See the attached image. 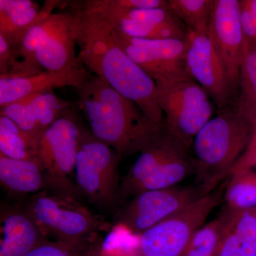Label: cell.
<instances>
[{
  "instance_id": "d590c367",
  "label": "cell",
  "mask_w": 256,
  "mask_h": 256,
  "mask_svg": "<svg viewBox=\"0 0 256 256\" xmlns=\"http://www.w3.org/2000/svg\"></svg>"
},
{
  "instance_id": "f1b7e54d",
  "label": "cell",
  "mask_w": 256,
  "mask_h": 256,
  "mask_svg": "<svg viewBox=\"0 0 256 256\" xmlns=\"http://www.w3.org/2000/svg\"><path fill=\"white\" fill-rule=\"evenodd\" d=\"M89 247H78L57 240H47L24 256H84Z\"/></svg>"
},
{
  "instance_id": "7c38bea8",
  "label": "cell",
  "mask_w": 256,
  "mask_h": 256,
  "mask_svg": "<svg viewBox=\"0 0 256 256\" xmlns=\"http://www.w3.org/2000/svg\"><path fill=\"white\" fill-rule=\"evenodd\" d=\"M186 64L192 80L206 92L217 110L235 105V94L228 74L208 34L190 33Z\"/></svg>"
},
{
  "instance_id": "5bb4252c",
  "label": "cell",
  "mask_w": 256,
  "mask_h": 256,
  "mask_svg": "<svg viewBox=\"0 0 256 256\" xmlns=\"http://www.w3.org/2000/svg\"><path fill=\"white\" fill-rule=\"evenodd\" d=\"M183 148L188 149L168 132L163 122L149 143L140 152L129 172L121 180V198L132 196L138 184L154 174Z\"/></svg>"
},
{
  "instance_id": "e575fe53",
  "label": "cell",
  "mask_w": 256,
  "mask_h": 256,
  "mask_svg": "<svg viewBox=\"0 0 256 256\" xmlns=\"http://www.w3.org/2000/svg\"><path fill=\"white\" fill-rule=\"evenodd\" d=\"M256 168V166H255V168Z\"/></svg>"
},
{
  "instance_id": "30bf717a",
  "label": "cell",
  "mask_w": 256,
  "mask_h": 256,
  "mask_svg": "<svg viewBox=\"0 0 256 256\" xmlns=\"http://www.w3.org/2000/svg\"><path fill=\"white\" fill-rule=\"evenodd\" d=\"M208 194L197 185L141 192L119 210L114 222L131 233L141 234Z\"/></svg>"
},
{
  "instance_id": "9a60e30c",
  "label": "cell",
  "mask_w": 256,
  "mask_h": 256,
  "mask_svg": "<svg viewBox=\"0 0 256 256\" xmlns=\"http://www.w3.org/2000/svg\"><path fill=\"white\" fill-rule=\"evenodd\" d=\"M76 32L74 12H64L54 31L37 50L35 58L47 72H64L84 65L76 52Z\"/></svg>"
},
{
  "instance_id": "8992f818",
  "label": "cell",
  "mask_w": 256,
  "mask_h": 256,
  "mask_svg": "<svg viewBox=\"0 0 256 256\" xmlns=\"http://www.w3.org/2000/svg\"><path fill=\"white\" fill-rule=\"evenodd\" d=\"M168 132L191 150L194 140L217 110L214 102L194 80L156 86Z\"/></svg>"
},
{
  "instance_id": "d4e9b609",
  "label": "cell",
  "mask_w": 256,
  "mask_h": 256,
  "mask_svg": "<svg viewBox=\"0 0 256 256\" xmlns=\"http://www.w3.org/2000/svg\"><path fill=\"white\" fill-rule=\"evenodd\" d=\"M225 200L226 208L234 210L256 208V172L242 170L230 175Z\"/></svg>"
},
{
  "instance_id": "44dd1931",
  "label": "cell",
  "mask_w": 256,
  "mask_h": 256,
  "mask_svg": "<svg viewBox=\"0 0 256 256\" xmlns=\"http://www.w3.org/2000/svg\"><path fill=\"white\" fill-rule=\"evenodd\" d=\"M62 2L47 0L44 3V13L42 18L28 32L24 37L20 48L18 56L37 70L42 72V68L36 62L35 55L47 36L54 31L63 18L64 12L54 14L52 12Z\"/></svg>"
},
{
  "instance_id": "8fae6325",
  "label": "cell",
  "mask_w": 256,
  "mask_h": 256,
  "mask_svg": "<svg viewBox=\"0 0 256 256\" xmlns=\"http://www.w3.org/2000/svg\"><path fill=\"white\" fill-rule=\"evenodd\" d=\"M208 35L237 98L239 74L245 48L239 0H215Z\"/></svg>"
},
{
  "instance_id": "ac0fdd59",
  "label": "cell",
  "mask_w": 256,
  "mask_h": 256,
  "mask_svg": "<svg viewBox=\"0 0 256 256\" xmlns=\"http://www.w3.org/2000/svg\"><path fill=\"white\" fill-rule=\"evenodd\" d=\"M43 13V8L32 0H0V36L18 58L24 37Z\"/></svg>"
},
{
  "instance_id": "836d02e7",
  "label": "cell",
  "mask_w": 256,
  "mask_h": 256,
  "mask_svg": "<svg viewBox=\"0 0 256 256\" xmlns=\"http://www.w3.org/2000/svg\"><path fill=\"white\" fill-rule=\"evenodd\" d=\"M124 256H146L144 255V254H142V252H133V254H127V255H124Z\"/></svg>"
},
{
  "instance_id": "83f0119b",
  "label": "cell",
  "mask_w": 256,
  "mask_h": 256,
  "mask_svg": "<svg viewBox=\"0 0 256 256\" xmlns=\"http://www.w3.org/2000/svg\"><path fill=\"white\" fill-rule=\"evenodd\" d=\"M0 116L8 118L25 132L41 139L43 132L32 118L24 98L2 107Z\"/></svg>"
},
{
  "instance_id": "277c9868",
  "label": "cell",
  "mask_w": 256,
  "mask_h": 256,
  "mask_svg": "<svg viewBox=\"0 0 256 256\" xmlns=\"http://www.w3.org/2000/svg\"><path fill=\"white\" fill-rule=\"evenodd\" d=\"M23 208L46 237L76 246H90L98 238V232L110 228L100 216L76 197L60 192L44 190L34 194Z\"/></svg>"
},
{
  "instance_id": "1f68e13d",
  "label": "cell",
  "mask_w": 256,
  "mask_h": 256,
  "mask_svg": "<svg viewBox=\"0 0 256 256\" xmlns=\"http://www.w3.org/2000/svg\"><path fill=\"white\" fill-rule=\"evenodd\" d=\"M256 165V128L246 150L230 172V175L242 170L254 169Z\"/></svg>"
},
{
  "instance_id": "6da1fadb",
  "label": "cell",
  "mask_w": 256,
  "mask_h": 256,
  "mask_svg": "<svg viewBox=\"0 0 256 256\" xmlns=\"http://www.w3.org/2000/svg\"><path fill=\"white\" fill-rule=\"evenodd\" d=\"M74 13L78 56L84 66L136 104L151 124H162L156 82L126 53L110 24L82 2Z\"/></svg>"
},
{
  "instance_id": "4316f807",
  "label": "cell",
  "mask_w": 256,
  "mask_h": 256,
  "mask_svg": "<svg viewBox=\"0 0 256 256\" xmlns=\"http://www.w3.org/2000/svg\"><path fill=\"white\" fill-rule=\"evenodd\" d=\"M41 72L24 60H18L8 42L0 36V77L28 76Z\"/></svg>"
},
{
  "instance_id": "d6a6232c",
  "label": "cell",
  "mask_w": 256,
  "mask_h": 256,
  "mask_svg": "<svg viewBox=\"0 0 256 256\" xmlns=\"http://www.w3.org/2000/svg\"><path fill=\"white\" fill-rule=\"evenodd\" d=\"M84 256H107L102 248V242L98 238L87 249Z\"/></svg>"
},
{
  "instance_id": "9c48e42d",
  "label": "cell",
  "mask_w": 256,
  "mask_h": 256,
  "mask_svg": "<svg viewBox=\"0 0 256 256\" xmlns=\"http://www.w3.org/2000/svg\"><path fill=\"white\" fill-rule=\"evenodd\" d=\"M114 30L126 53L156 82V86H166L192 80L186 64L190 36L188 40H140Z\"/></svg>"
},
{
  "instance_id": "4fadbf2b",
  "label": "cell",
  "mask_w": 256,
  "mask_h": 256,
  "mask_svg": "<svg viewBox=\"0 0 256 256\" xmlns=\"http://www.w3.org/2000/svg\"><path fill=\"white\" fill-rule=\"evenodd\" d=\"M92 74L84 65L64 72H42L23 77H0V107L32 94L52 92L56 88H78Z\"/></svg>"
},
{
  "instance_id": "603a6c76",
  "label": "cell",
  "mask_w": 256,
  "mask_h": 256,
  "mask_svg": "<svg viewBox=\"0 0 256 256\" xmlns=\"http://www.w3.org/2000/svg\"><path fill=\"white\" fill-rule=\"evenodd\" d=\"M215 0H169L170 10L192 34H208Z\"/></svg>"
},
{
  "instance_id": "2e32d148",
  "label": "cell",
  "mask_w": 256,
  "mask_h": 256,
  "mask_svg": "<svg viewBox=\"0 0 256 256\" xmlns=\"http://www.w3.org/2000/svg\"><path fill=\"white\" fill-rule=\"evenodd\" d=\"M218 218L222 233L214 256H256V208L234 210L226 207Z\"/></svg>"
},
{
  "instance_id": "e0dca14e",
  "label": "cell",
  "mask_w": 256,
  "mask_h": 256,
  "mask_svg": "<svg viewBox=\"0 0 256 256\" xmlns=\"http://www.w3.org/2000/svg\"><path fill=\"white\" fill-rule=\"evenodd\" d=\"M47 240L24 208L2 210L0 256H24Z\"/></svg>"
},
{
  "instance_id": "d6986e66",
  "label": "cell",
  "mask_w": 256,
  "mask_h": 256,
  "mask_svg": "<svg viewBox=\"0 0 256 256\" xmlns=\"http://www.w3.org/2000/svg\"><path fill=\"white\" fill-rule=\"evenodd\" d=\"M0 182L14 194H34L50 188L38 158L14 160L0 156Z\"/></svg>"
},
{
  "instance_id": "52a82bcc",
  "label": "cell",
  "mask_w": 256,
  "mask_h": 256,
  "mask_svg": "<svg viewBox=\"0 0 256 256\" xmlns=\"http://www.w3.org/2000/svg\"><path fill=\"white\" fill-rule=\"evenodd\" d=\"M220 200V192H212L143 232L139 252L146 256H182L193 236Z\"/></svg>"
},
{
  "instance_id": "4dcf8cb0",
  "label": "cell",
  "mask_w": 256,
  "mask_h": 256,
  "mask_svg": "<svg viewBox=\"0 0 256 256\" xmlns=\"http://www.w3.org/2000/svg\"><path fill=\"white\" fill-rule=\"evenodd\" d=\"M106 2L114 8L126 10L169 8V3L166 0H106Z\"/></svg>"
},
{
  "instance_id": "5b68a950",
  "label": "cell",
  "mask_w": 256,
  "mask_h": 256,
  "mask_svg": "<svg viewBox=\"0 0 256 256\" xmlns=\"http://www.w3.org/2000/svg\"><path fill=\"white\" fill-rule=\"evenodd\" d=\"M121 158L108 144L82 128L76 178L79 191L94 204L106 208L121 200L118 169Z\"/></svg>"
},
{
  "instance_id": "7402d4cb",
  "label": "cell",
  "mask_w": 256,
  "mask_h": 256,
  "mask_svg": "<svg viewBox=\"0 0 256 256\" xmlns=\"http://www.w3.org/2000/svg\"><path fill=\"white\" fill-rule=\"evenodd\" d=\"M40 141L8 118L0 116V156L14 160L34 159Z\"/></svg>"
},
{
  "instance_id": "7a4b0ae2",
  "label": "cell",
  "mask_w": 256,
  "mask_h": 256,
  "mask_svg": "<svg viewBox=\"0 0 256 256\" xmlns=\"http://www.w3.org/2000/svg\"><path fill=\"white\" fill-rule=\"evenodd\" d=\"M77 92L90 132L122 158L140 152L163 124H151L136 104L98 76L92 75Z\"/></svg>"
},
{
  "instance_id": "f546056e",
  "label": "cell",
  "mask_w": 256,
  "mask_h": 256,
  "mask_svg": "<svg viewBox=\"0 0 256 256\" xmlns=\"http://www.w3.org/2000/svg\"><path fill=\"white\" fill-rule=\"evenodd\" d=\"M239 3L246 43L256 44V0H239Z\"/></svg>"
},
{
  "instance_id": "ffe728a7",
  "label": "cell",
  "mask_w": 256,
  "mask_h": 256,
  "mask_svg": "<svg viewBox=\"0 0 256 256\" xmlns=\"http://www.w3.org/2000/svg\"><path fill=\"white\" fill-rule=\"evenodd\" d=\"M235 106L246 119L256 128V44L246 43L242 56L238 90Z\"/></svg>"
},
{
  "instance_id": "484cf974",
  "label": "cell",
  "mask_w": 256,
  "mask_h": 256,
  "mask_svg": "<svg viewBox=\"0 0 256 256\" xmlns=\"http://www.w3.org/2000/svg\"><path fill=\"white\" fill-rule=\"evenodd\" d=\"M222 233L220 218L204 225L193 236L182 256H214Z\"/></svg>"
},
{
  "instance_id": "cb8c5ba5",
  "label": "cell",
  "mask_w": 256,
  "mask_h": 256,
  "mask_svg": "<svg viewBox=\"0 0 256 256\" xmlns=\"http://www.w3.org/2000/svg\"><path fill=\"white\" fill-rule=\"evenodd\" d=\"M32 118L42 132L56 120L67 114L70 104L52 92L32 94L24 98Z\"/></svg>"
},
{
  "instance_id": "3957f363",
  "label": "cell",
  "mask_w": 256,
  "mask_h": 256,
  "mask_svg": "<svg viewBox=\"0 0 256 256\" xmlns=\"http://www.w3.org/2000/svg\"><path fill=\"white\" fill-rule=\"evenodd\" d=\"M254 131V126L235 105L217 110L192 144L197 186L210 193L230 175L246 150Z\"/></svg>"
},
{
  "instance_id": "ba28073f",
  "label": "cell",
  "mask_w": 256,
  "mask_h": 256,
  "mask_svg": "<svg viewBox=\"0 0 256 256\" xmlns=\"http://www.w3.org/2000/svg\"><path fill=\"white\" fill-rule=\"evenodd\" d=\"M82 130L75 116L68 111L42 134L37 158L54 192L76 196L78 188L69 176L75 170Z\"/></svg>"
}]
</instances>
